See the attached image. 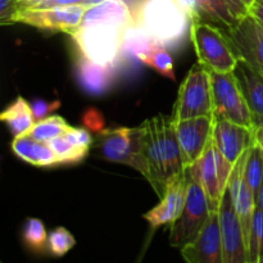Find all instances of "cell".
Returning <instances> with one entry per match:
<instances>
[{"mask_svg":"<svg viewBox=\"0 0 263 263\" xmlns=\"http://www.w3.org/2000/svg\"><path fill=\"white\" fill-rule=\"evenodd\" d=\"M239 57L263 76V25L247 14L226 32Z\"/></svg>","mask_w":263,"mask_h":263,"instance_id":"cell-12","label":"cell"},{"mask_svg":"<svg viewBox=\"0 0 263 263\" xmlns=\"http://www.w3.org/2000/svg\"><path fill=\"white\" fill-rule=\"evenodd\" d=\"M143 154L149 168L148 182L159 198L170 181L185 171L171 116L158 115L140 125Z\"/></svg>","mask_w":263,"mask_h":263,"instance_id":"cell-1","label":"cell"},{"mask_svg":"<svg viewBox=\"0 0 263 263\" xmlns=\"http://www.w3.org/2000/svg\"><path fill=\"white\" fill-rule=\"evenodd\" d=\"M249 14L253 15L259 23L263 25V0H253L249 7Z\"/></svg>","mask_w":263,"mask_h":263,"instance_id":"cell-37","label":"cell"},{"mask_svg":"<svg viewBox=\"0 0 263 263\" xmlns=\"http://www.w3.org/2000/svg\"><path fill=\"white\" fill-rule=\"evenodd\" d=\"M202 116H213L212 84L211 71L198 62L180 85L171 117L177 122Z\"/></svg>","mask_w":263,"mask_h":263,"instance_id":"cell-5","label":"cell"},{"mask_svg":"<svg viewBox=\"0 0 263 263\" xmlns=\"http://www.w3.org/2000/svg\"><path fill=\"white\" fill-rule=\"evenodd\" d=\"M0 121L8 126L14 138L28 134L36 123L31 104L22 97H18L9 107L3 110Z\"/></svg>","mask_w":263,"mask_h":263,"instance_id":"cell-22","label":"cell"},{"mask_svg":"<svg viewBox=\"0 0 263 263\" xmlns=\"http://www.w3.org/2000/svg\"><path fill=\"white\" fill-rule=\"evenodd\" d=\"M244 176H246L247 184L251 187L252 193L256 198L263 181V152L257 145L256 141L248 151Z\"/></svg>","mask_w":263,"mask_h":263,"instance_id":"cell-27","label":"cell"},{"mask_svg":"<svg viewBox=\"0 0 263 263\" xmlns=\"http://www.w3.org/2000/svg\"><path fill=\"white\" fill-rule=\"evenodd\" d=\"M211 213L212 211H211L204 190L189 175L185 207L180 217L170 225V244L171 247L182 249L184 247L195 241V239L199 236L200 231L207 223Z\"/></svg>","mask_w":263,"mask_h":263,"instance_id":"cell-7","label":"cell"},{"mask_svg":"<svg viewBox=\"0 0 263 263\" xmlns=\"http://www.w3.org/2000/svg\"><path fill=\"white\" fill-rule=\"evenodd\" d=\"M139 61L145 63L146 66L152 67L154 71H157L167 79L172 80V81H175V79H176L172 57L170 55L168 50L163 46L157 45L149 53L144 54Z\"/></svg>","mask_w":263,"mask_h":263,"instance_id":"cell-28","label":"cell"},{"mask_svg":"<svg viewBox=\"0 0 263 263\" xmlns=\"http://www.w3.org/2000/svg\"><path fill=\"white\" fill-rule=\"evenodd\" d=\"M63 136L72 144V145L76 146V148L87 149V151H90V148H91L92 144H94V139L91 138V135H90L85 128H77L69 126L66 130V133L63 134Z\"/></svg>","mask_w":263,"mask_h":263,"instance_id":"cell-33","label":"cell"},{"mask_svg":"<svg viewBox=\"0 0 263 263\" xmlns=\"http://www.w3.org/2000/svg\"><path fill=\"white\" fill-rule=\"evenodd\" d=\"M218 213L222 236L223 263H249L248 248L244 240L238 215L234 208L229 186L221 198Z\"/></svg>","mask_w":263,"mask_h":263,"instance_id":"cell-11","label":"cell"},{"mask_svg":"<svg viewBox=\"0 0 263 263\" xmlns=\"http://www.w3.org/2000/svg\"><path fill=\"white\" fill-rule=\"evenodd\" d=\"M89 7H54L30 8L18 14L15 23H25L40 30L64 32L73 35L80 28L85 12Z\"/></svg>","mask_w":263,"mask_h":263,"instance_id":"cell-10","label":"cell"},{"mask_svg":"<svg viewBox=\"0 0 263 263\" xmlns=\"http://www.w3.org/2000/svg\"><path fill=\"white\" fill-rule=\"evenodd\" d=\"M190 40L198 62L212 72H233L240 61L225 31L207 21H194L190 27Z\"/></svg>","mask_w":263,"mask_h":263,"instance_id":"cell-3","label":"cell"},{"mask_svg":"<svg viewBox=\"0 0 263 263\" xmlns=\"http://www.w3.org/2000/svg\"><path fill=\"white\" fill-rule=\"evenodd\" d=\"M203 21L213 23L228 32L239 22L223 0H197Z\"/></svg>","mask_w":263,"mask_h":263,"instance_id":"cell-24","label":"cell"},{"mask_svg":"<svg viewBox=\"0 0 263 263\" xmlns=\"http://www.w3.org/2000/svg\"><path fill=\"white\" fill-rule=\"evenodd\" d=\"M175 128L181 151L182 163L185 168H187L202 157L212 139L213 116L177 121L175 122Z\"/></svg>","mask_w":263,"mask_h":263,"instance_id":"cell-13","label":"cell"},{"mask_svg":"<svg viewBox=\"0 0 263 263\" xmlns=\"http://www.w3.org/2000/svg\"><path fill=\"white\" fill-rule=\"evenodd\" d=\"M115 69V66H100L81 55L76 63L77 81L87 94L102 95L112 86Z\"/></svg>","mask_w":263,"mask_h":263,"instance_id":"cell-20","label":"cell"},{"mask_svg":"<svg viewBox=\"0 0 263 263\" xmlns=\"http://www.w3.org/2000/svg\"><path fill=\"white\" fill-rule=\"evenodd\" d=\"M135 22L133 9L123 0H103L85 12L80 27L91 25H115L128 27Z\"/></svg>","mask_w":263,"mask_h":263,"instance_id":"cell-19","label":"cell"},{"mask_svg":"<svg viewBox=\"0 0 263 263\" xmlns=\"http://www.w3.org/2000/svg\"><path fill=\"white\" fill-rule=\"evenodd\" d=\"M123 2L127 3V4L130 5V8L133 9V12H134V14H135V10H136V8H138L140 0H123Z\"/></svg>","mask_w":263,"mask_h":263,"instance_id":"cell-41","label":"cell"},{"mask_svg":"<svg viewBox=\"0 0 263 263\" xmlns=\"http://www.w3.org/2000/svg\"><path fill=\"white\" fill-rule=\"evenodd\" d=\"M25 10L23 0H0V25L15 23L18 14Z\"/></svg>","mask_w":263,"mask_h":263,"instance_id":"cell-32","label":"cell"},{"mask_svg":"<svg viewBox=\"0 0 263 263\" xmlns=\"http://www.w3.org/2000/svg\"><path fill=\"white\" fill-rule=\"evenodd\" d=\"M187 185L189 175L185 168L181 175L167 184L163 197L161 198V203L146 212L144 215V220L148 221L153 229L174 223L180 217L186 203Z\"/></svg>","mask_w":263,"mask_h":263,"instance_id":"cell-17","label":"cell"},{"mask_svg":"<svg viewBox=\"0 0 263 263\" xmlns=\"http://www.w3.org/2000/svg\"><path fill=\"white\" fill-rule=\"evenodd\" d=\"M254 141H256L257 145H258L263 152V126L254 128Z\"/></svg>","mask_w":263,"mask_h":263,"instance_id":"cell-38","label":"cell"},{"mask_svg":"<svg viewBox=\"0 0 263 263\" xmlns=\"http://www.w3.org/2000/svg\"><path fill=\"white\" fill-rule=\"evenodd\" d=\"M249 263H263V211L256 208L248 251Z\"/></svg>","mask_w":263,"mask_h":263,"instance_id":"cell-31","label":"cell"},{"mask_svg":"<svg viewBox=\"0 0 263 263\" xmlns=\"http://www.w3.org/2000/svg\"><path fill=\"white\" fill-rule=\"evenodd\" d=\"M212 139L216 148L230 163L235 162L254 144V128L213 117Z\"/></svg>","mask_w":263,"mask_h":263,"instance_id":"cell-16","label":"cell"},{"mask_svg":"<svg viewBox=\"0 0 263 263\" xmlns=\"http://www.w3.org/2000/svg\"><path fill=\"white\" fill-rule=\"evenodd\" d=\"M43 0H23V4H25V9H30V8L37 7Z\"/></svg>","mask_w":263,"mask_h":263,"instance_id":"cell-40","label":"cell"},{"mask_svg":"<svg viewBox=\"0 0 263 263\" xmlns=\"http://www.w3.org/2000/svg\"><path fill=\"white\" fill-rule=\"evenodd\" d=\"M233 72L248 104L254 128L263 126V76L241 58Z\"/></svg>","mask_w":263,"mask_h":263,"instance_id":"cell-18","label":"cell"},{"mask_svg":"<svg viewBox=\"0 0 263 263\" xmlns=\"http://www.w3.org/2000/svg\"><path fill=\"white\" fill-rule=\"evenodd\" d=\"M103 0H43L37 7L35 8H54V7H74V5H81V7H91L98 4Z\"/></svg>","mask_w":263,"mask_h":263,"instance_id":"cell-35","label":"cell"},{"mask_svg":"<svg viewBox=\"0 0 263 263\" xmlns=\"http://www.w3.org/2000/svg\"><path fill=\"white\" fill-rule=\"evenodd\" d=\"M223 2L226 3L229 9L231 10L234 17L238 21H240L241 18H244L247 14H249L248 7H247L246 3H244L243 0H223Z\"/></svg>","mask_w":263,"mask_h":263,"instance_id":"cell-36","label":"cell"},{"mask_svg":"<svg viewBox=\"0 0 263 263\" xmlns=\"http://www.w3.org/2000/svg\"><path fill=\"white\" fill-rule=\"evenodd\" d=\"M134 15L135 22L167 50L181 46L190 33L192 20L176 0H140Z\"/></svg>","mask_w":263,"mask_h":263,"instance_id":"cell-2","label":"cell"},{"mask_svg":"<svg viewBox=\"0 0 263 263\" xmlns=\"http://www.w3.org/2000/svg\"><path fill=\"white\" fill-rule=\"evenodd\" d=\"M158 44L148 35V32L139 23L134 22L126 28L123 33L122 57L140 59L144 54L149 53Z\"/></svg>","mask_w":263,"mask_h":263,"instance_id":"cell-23","label":"cell"},{"mask_svg":"<svg viewBox=\"0 0 263 263\" xmlns=\"http://www.w3.org/2000/svg\"><path fill=\"white\" fill-rule=\"evenodd\" d=\"M256 204L259 210L263 211V181H262L261 187H259L258 190V194H257L256 197Z\"/></svg>","mask_w":263,"mask_h":263,"instance_id":"cell-39","label":"cell"},{"mask_svg":"<svg viewBox=\"0 0 263 263\" xmlns=\"http://www.w3.org/2000/svg\"><path fill=\"white\" fill-rule=\"evenodd\" d=\"M233 167L234 164L221 154L216 148L213 139H211L202 157L186 168L190 177L204 190L212 212L218 211L221 198L229 185Z\"/></svg>","mask_w":263,"mask_h":263,"instance_id":"cell-8","label":"cell"},{"mask_svg":"<svg viewBox=\"0 0 263 263\" xmlns=\"http://www.w3.org/2000/svg\"><path fill=\"white\" fill-rule=\"evenodd\" d=\"M213 117L254 128L251 112L234 72L211 71Z\"/></svg>","mask_w":263,"mask_h":263,"instance_id":"cell-9","label":"cell"},{"mask_svg":"<svg viewBox=\"0 0 263 263\" xmlns=\"http://www.w3.org/2000/svg\"><path fill=\"white\" fill-rule=\"evenodd\" d=\"M248 151L244 152L243 156L234 164L228 186L229 190H230L234 208H235L239 222H240L247 248L249 251V241H251L252 228H253V218L257 204L254 194L252 193L248 184H247L246 176H244L247 158H248Z\"/></svg>","mask_w":263,"mask_h":263,"instance_id":"cell-14","label":"cell"},{"mask_svg":"<svg viewBox=\"0 0 263 263\" xmlns=\"http://www.w3.org/2000/svg\"><path fill=\"white\" fill-rule=\"evenodd\" d=\"M181 251L186 263H223L220 213L213 211L199 236Z\"/></svg>","mask_w":263,"mask_h":263,"instance_id":"cell-15","label":"cell"},{"mask_svg":"<svg viewBox=\"0 0 263 263\" xmlns=\"http://www.w3.org/2000/svg\"><path fill=\"white\" fill-rule=\"evenodd\" d=\"M69 127L68 123L61 116H49L33 125L28 135L41 143H49L53 139L62 136Z\"/></svg>","mask_w":263,"mask_h":263,"instance_id":"cell-26","label":"cell"},{"mask_svg":"<svg viewBox=\"0 0 263 263\" xmlns=\"http://www.w3.org/2000/svg\"><path fill=\"white\" fill-rule=\"evenodd\" d=\"M12 151L18 158L32 166L50 167L59 164L49 144L35 140L28 134L14 138L12 141Z\"/></svg>","mask_w":263,"mask_h":263,"instance_id":"cell-21","label":"cell"},{"mask_svg":"<svg viewBox=\"0 0 263 263\" xmlns=\"http://www.w3.org/2000/svg\"><path fill=\"white\" fill-rule=\"evenodd\" d=\"M115 25L82 26L72 35L82 57L100 66H115L122 58L123 33Z\"/></svg>","mask_w":263,"mask_h":263,"instance_id":"cell-6","label":"cell"},{"mask_svg":"<svg viewBox=\"0 0 263 263\" xmlns=\"http://www.w3.org/2000/svg\"><path fill=\"white\" fill-rule=\"evenodd\" d=\"M48 235L44 222L39 218L30 217L22 229V240L30 251L35 253H48Z\"/></svg>","mask_w":263,"mask_h":263,"instance_id":"cell-25","label":"cell"},{"mask_svg":"<svg viewBox=\"0 0 263 263\" xmlns=\"http://www.w3.org/2000/svg\"><path fill=\"white\" fill-rule=\"evenodd\" d=\"M76 246L74 236L66 228H55L48 235V253L55 258L66 256Z\"/></svg>","mask_w":263,"mask_h":263,"instance_id":"cell-29","label":"cell"},{"mask_svg":"<svg viewBox=\"0 0 263 263\" xmlns=\"http://www.w3.org/2000/svg\"><path fill=\"white\" fill-rule=\"evenodd\" d=\"M59 105H61V103H59L58 100L51 103L46 102V100H40V99L35 100L33 103H31V109H32L33 118H35L36 122H39V121L49 117V115H50L53 110H55L57 108H59Z\"/></svg>","mask_w":263,"mask_h":263,"instance_id":"cell-34","label":"cell"},{"mask_svg":"<svg viewBox=\"0 0 263 263\" xmlns=\"http://www.w3.org/2000/svg\"><path fill=\"white\" fill-rule=\"evenodd\" d=\"M92 146L100 158L113 163L126 164L148 180L149 168L143 154L140 126L98 131Z\"/></svg>","mask_w":263,"mask_h":263,"instance_id":"cell-4","label":"cell"},{"mask_svg":"<svg viewBox=\"0 0 263 263\" xmlns=\"http://www.w3.org/2000/svg\"><path fill=\"white\" fill-rule=\"evenodd\" d=\"M49 146L55 154L59 163H76L86 157L87 149L76 148L63 135L49 141Z\"/></svg>","mask_w":263,"mask_h":263,"instance_id":"cell-30","label":"cell"},{"mask_svg":"<svg viewBox=\"0 0 263 263\" xmlns=\"http://www.w3.org/2000/svg\"><path fill=\"white\" fill-rule=\"evenodd\" d=\"M243 2L246 3V5L248 7V9H249V7H251V4L253 3V0H243Z\"/></svg>","mask_w":263,"mask_h":263,"instance_id":"cell-42","label":"cell"}]
</instances>
